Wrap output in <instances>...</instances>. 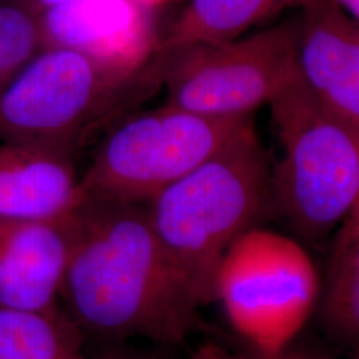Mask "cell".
<instances>
[{
	"label": "cell",
	"mask_w": 359,
	"mask_h": 359,
	"mask_svg": "<svg viewBox=\"0 0 359 359\" xmlns=\"http://www.w3.org/2000/svg\"><path fill=\"white\" fill-rule=\"evenodd\" d=\"M83 335L103 341L184 342L200 326V305L160 244L145 205L88 198L60 292Z\"/></svg>",
	"instance_id": "obj_1"
},
{
	"label": "cell",
	"mask_w": 359,
	"mask_h": 359,
	"mask_svg": "<svg viewBox=\"0 0 359 359\" xmlns=\"http://www.w3.org/2000/svg\"><path fill=\"white\" fill-rule=\"evenodd\" d=\"M271 168L255 126L147 205L149 224L200 306L216 301L231 244L273 209Z\"/></svg>",
	"instance_id": "obj_2"
},
{
	"label": "cell",
	"mask_w": 359,
	"mask_h": 359,
	"mask_svg": "<svg viewBox=\"0 0 359 359\" xmlns=\"http://www.w3.org/2000/svg\"><path fill=\"white\" fill-rule=\"evenodd\" d=\"M169 59L157 51L142 72L124 76L76 52L44 48L0 92V142L36 144L74 157L164 86Z\"/></svg>",
	"instance_id": "obj_3"
},
{
	"label": "cell",
	"mask_w": 359,
	"mask_h": 359,
	"mask_svg": "<svg viewBox=\"0 0 359 359\" xmlns=\"http://www.w3.org/2000/svg\"><path fill=\"white\" fill-rule=\"evenodd\" d=\"M270 105L283 154L271 169L273 209L297 237L318 243L359 201V126L321 103L301 75Z\"/></svg>",
	"instance_id": "obj_4"
},
{
	"label": "cell",
	"mask_w": 359,
	"mask_h": 359,
	"mask_svg": "<svg viewBox=\"0 0 359 359\" xmlns=\"http://www.w3.org/2000/svg\"><path fill=\"white\" fill-rule=\"evenodd\" d=\"M252 116L213 117L172 105L117 121L81 175L88 198L147 205L253 127Z\"/></svg>",
	"instance_id": "obj_5"
},
{
	"label": "cell",
	"mask_w": 359,
	"mask_h": 359,
	"mask_svg": "<svg viewBox=\"0 0 359 359\" xmlns=\"http://www.w3.org/2000/svg\"><path fill=\"white\" fill-rule=\"evenodd\" d=\"M320 294V276L304 245L261 226L231 244L216 277V301L262 358L290 346Z\"/></svg>",
	"instance_id": "obj_6"
},
{
	"label": "cell",
	"mask_w": 359,
	"mask_h": 359,
	"mask_svg": "<svg viewBox=\"0 0 359 359\" xmlns=\"http://www.w3.org/2000/svg\"><path fill=\"white\" fill-rule=\"evenodd\" d=\"M169 55L165 104L200 115L248 117L299 77L297 19Z\"/></svg>",
	"instance_id": "obj_7"
},
{
	"label": "cell",
	"mask_w": 359,
	"mask_h": 359,
	"mask_svg": "<svg viewBox=\"0 0 359 359\" xmlns=\"http://www.w3.org/2000/svg\"><path fill=\"white\" fill-rule=\"evenodd\" d=\"M44 48L76 52L132 76L158 50L151 11L132 0H69L40 13Z\"/></svg>",
	"instance_id": "obj_8"
},
{
	"label": "cell",
	"mask_w": 359,
	"mask_h": 359,
	"mask_svg": "<svg viewBox=\"0 0 359 359\" xmlns=\"http://www.w3.org/2000/svg\"><path fill=\"white\" fill-rule=\"evenodd\" d=\"M77 216L50 222L0 221L1 306L41 313L62 310L60 292Z\"/></svg>",
	"instance_id": "obj_9"
},
{
	"label": "cell",
	"mask_w": 359,
	"mask_h": 359,
	"mask_svg": "<svg viewBox=\"0 0 359 359\" xmlns=\"http://www.w3.org/2000/svg\"><path fill=\"white\" fill-rule=\"evenodd\" d=\"M297 18L302 81L335 114L359 126V25L335 0H305Z\"/></svg>",
	"instance_id": "obj_10"
},
{
	"label": "cell",
	"mask_w": 359,
	"mask_h": 359,
	"mask_svg": "<svg viewBox=\"0 0 359 359\" xmlns=\"http://www.w3.org/2000/svg\"><path fill=\"white\" fill-rule=\"evenodd\" d=\"M87 201L72 156L0 142V221H62L76 216Z\"/></svg>",
	"instance_id": "obj_11"
},
{
	"label": "cell",
	"mask_w": 359,
	"mask_h": 359,
	"mask_svg": "<svg viewBox=\"0 0 359 359\" xmlns=\"http://www.w3.org/2000/svg\"><path fill=\"white\" fill-rule=\"evenodd\" d=\"M337 231L318 299L320 321L359 359V201Z\"/></svg>",
	"instance_id": "obj_12"
},
{
	"label": "cell",
	"mask_w": 359,
	"mask_h": 359,
	"mask_svg": "<svg viewBox=\"0 0 359 359\" xmlns=\"http://www.w3.org/2000/svg\"><path fill=\"white\" fill-rule=\"evenodd\" d=\"M292 0H191L158 43L157 51H182L241 38Z\"/></svg>",
	"instance_id": "obj_13"
},
{
	"label": "cell",
	"mask_w": 359,
	"mask_h": 359,
	"mask_svg": "<svg viewBox=\"0 0 359 359\" xmlns=\"http://www.w3.org/2000/svg\"><path fill=\"white\" fill-rule=\"evenodd\" d=\"M84 335L65 316L0 305V359H87Z\"/></svg>",
	"instance_id": "obj_14"
},
{
	"label": "cell",
	"mask_w": 359,
	"mask_h": 359,
	"mask_svg": "<svg viewBox=\"0 0 359 359\" xmlns=\"http://www.w3.org/2000/svg\"><path fill=\"white\" fill-rule=\"evenodd\" d=\"M43 50L40 13L13 0H0V92Z\"/></svg>",
	"instance_id": "obj_15"
},
{
	"label": "cell",
	"mask_w": 359,
	"mask_h": 359,
	"mask_svg": "<svg viewBox=\"0 0 359 359\" xmlns=\"http://www.w3.org/2000/svg\"><path fill=\"white\" fill-rule=\"evenodd\" d=\"M189 359H258L257 355H244V354H237L231 353L229 350L224 347L213 345V344H206L201 347H198L192 357Z\"/></svg>",
	"instance_id": "obj_16"
},
{
	"label": "cell",
	"mask_w": 359,
	"mask_h": 359,
	"mask_svg": "<svg viewBox=\"0 0 359 359\" xmlns=\"http://www.w3.org/2000/svg\"><path fill=\"white\" fill-rule=\"evenodd\" d=\"M13 1L25 4L27 7L35 10L36 13H41L47 10H51L53 7H57L63 3H67L69 0H13Z\"/></svg>",
	"instance_id": "obj_17"
},
{
	"label": "cell",
	"mask_w": 359,
	"mask_h": 359,
	"mask_svg": "<svg viewBox=\"0 0 359 359\" xmlns=\"http://www.w3.org/2000/svg\"><path fill=\"white\" fill-rule=\"evenodd\" d=\"M256 355V354H255ZM258 359H325L322 357H318L316 354H310L306 351H301V350H290L289 347L286 350H283L281 353L273 355V357H266V358H262V357H257Z\"/></svg>",
	"instance_id": "obj_18"
},
{
	"label": "cell",
	"mask_w": 359,
	"mask_h": 359,
	"mask_svg": "<svg viewBox=\"0 0 359 359\" xmlns=\"http://www.w3.org/2000/svg\"><path fill=\"white\" fill-rule=\"evenodd\" d=\"M359 25V0H335Z\"/></svg>",
	"instance_id": "obj_19"
},
{
	"label": "cell",
	"mask_w": 359,
	"mask_h": 359,
	"mask_svg": "<svg viewBox=\"0 0 359 359\" xmlns=\"http://www.w3.org/2000/svg\"><path fill=\"white\" fill-rule=\"evenodd\" d=\"M132 1H135V3L140 4L144 8L152 11L156 7L163 6V4H165V3H169L170 0H132Z\"/></svg>",
	"instance_id": "obj_20"
},
{
	"label": "cell",
	"mask_w": 359,
	"mask_h": 359,
	"mask_svg": "<svg viewBox=\"0 0 359 359\" xmlns=\"http://www.w3.org/2000/svg\"><path fill=\"white\" fill-rule=\"evenodd\" d=\"M93 359H136L133 358V357H130V355H126V354H123V353H107V354H103V355H100V357H96V358Z\"/></svg>",
	"instance_id": "obj_21"
},
{
	"label": "cell",
	"mask_w": 359,
	"mask_h": 359,
	"mask_svg": "<svg viewBox=\"0 0 359 359\" xmlns=\"http://www.w3.org/2000/svg\"><path fill=\"white\" fill-rule=\"evenodd\" d=\"M305 0H292V3H304Z\"/></svg>",
	"instance_id": "obj_22"
}]
</instances>
